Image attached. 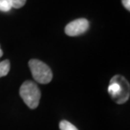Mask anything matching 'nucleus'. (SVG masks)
<instances>
[{
    "label": "nucleus",
    "instance_id": "nucleus-1",
    "mask_svg": "<svg viewBox=\"0 0 130 130\" xmlns=\"http://www.w3.org/2000/svg\"><path fill=\"white\" fill-rule=\"evenodd\" d=\"M108 93L117 104H123L129 98V83L123 76H113L108 86Z\"/></svg>",
    "mask_w": 130,
    "mask_h": 130
},
{
    "label": "nucleus",
    "instance_id": "nucleus-2",
    "mask_svg": "<svg viewBox=\"0 0 130 130\" xmlns=\"http://www.w3.org/2000/svg\"><path fill=\"white\" fill-rule=\"evenodd\" d=\"M20 95L30 109H35L38 107L41 98V91L37 85L33 82L26 81L21 85Z\"/></svg>",
    "mask_w": 130,
    "mask_h": 130
},
{
    "label": "nucleus",
    "instance_id": "nucleus-3",
    "mask_svg": "<svg viewBox=\"0 0 130 130\" xmlns=\"http://www.w3.org/2000/svg\"><path fill=\"white\" fill-rule=\"evenodd\" d=\"M29 66L32 76L38 83L48 84L52 79V72L50 67L42 61L32 59L29 61Z\"/></svg>",
    "mask_w": 130,
    "mask_h": 130
},
{
    "label": "nucleus",
    "instance_id": "nucleus-4",
    "mask_svg": "<svg viewBox=\"0 0 130 130\" xmlns=\"http://www.w3.org/2000/svg\"><path fill=\"white\" fill-rule=\"evenodd\" d=\"M89 27V21L86 19H78L68 24L64 29V32L68 36H78L86 32Z\"/></svg>",
    "mask_w": 130,
    "mask_h": 130
},
{
    "label": "nucleus",
    "instance_id": "nucleus-5",
    "mask_svg": "<svg viewBox=\"0 0 130 130\" xmlns=\"http://www.w3.org/2000/svg\"><path fill=\"white\" fill-rule=\"evenodd\" d=\"M10 70V62L9 60H5L0 62V78L7 76Z\"/></svg>",
    "mask_w": 130,
    "mask_h": 130
},
{
    "label": "nucleus",
    "instance_id": "nucleus-6",
    "mask_svg": "<svg viewBox=\"0 0 130 130\" xmlns=\"http://www.w3.org/2000/svg\"><path fill=\"white\" fill-rule=\"evenodd\" d=\"M59 128H60V130H79L74 124H72L68 121H66V120H63L60 122Z\"/></svg>",
    "mask_w": 130,
    "mask_h": 130
},
{
    "label": "nucleus",
    "instance_id": "nucleus-7",
    "mask_svg": "<svg viewBox=\"0 0 130 130\" xmlns=\"http://www.w3.org/2000/svg\"><path fill=\"white\" fill-rule=\"evenodd\" d=\"M12 9L9 0H0V11L2 12H9Z\"/></svg>",
    "mask_w": 130,
    "mask_h": 130
},
{
    "label": "nucleus",
    "instance_id": "nucleus-8",
    "mask_svg": "<svg viewBox=\"0 0 130 130\" xmlns=\"http://www.w3.org/2000/svg\"><path fill=\"white\" fill-rule=\"evenodd\" d=\"M11 6L15 9H20L23 7L26 3V0H9Z\"/></svg>",
    "mask_w": 130,
    "mask_h": 130
},
{
    "label": "nucleus",
    "instance_id": "nucleus-9",
    "mask_svg": "<svg viewBox=\"0 0 130 130\" xmlns=\"http://www.w3.org/2000/svg\"><path fill=\"white\" fill-rule=\"evenodd\" d=\"M122 3H123V5L124 8L129 11L130 10V0H122Z\"/></svg>",
    "mask_w": 130,
    "mask_h": 130
},
{
    "label": "nucleus",
    "instance_id": "nucleus-10",
    "mask_svg": "<svg viewBox=\"0 0 130 130\" xmlns=\"http://www.w3.org/2000/svg\"><path fill=\"white\" fill-rule=\"evenodd\" d=\"M3 54H4V53H3V51L1 50V47H0V58L3 56Z\"/></svg>",
    "mask_w": 130,
    "mask_h": 130
}]
</instances>
